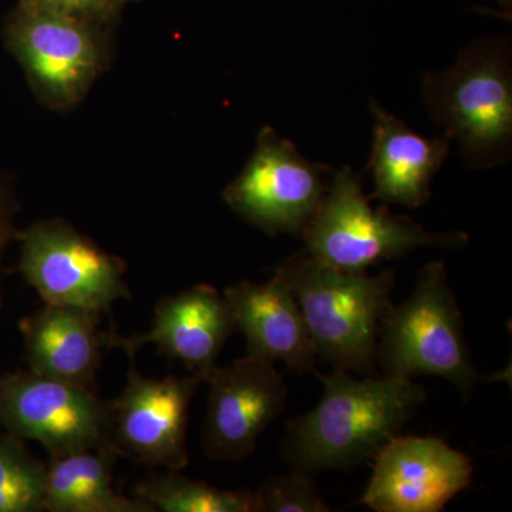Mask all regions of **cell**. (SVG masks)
Returning <instances> with one entry per match:
<instances>
[{"label": "cell", "instance_id": "cell-1", "mask_svg": "<svg viewBox=\"0 0 512 512\" xmlns=\"http://www.w3.org/2000/svg\"><path fill=\"white\" fill-rule=\"evenodd\" d=\"M318 375V406L286 427L282 456L292 470L345 471L373 460L426 402V390L409 379L355 377L333 370Z\"/></svg>", "mask_w": 512, "mask_h": 512}, {"label": "cell", "instance_id": "cell-2", "mask_svg": "<svg viewBox=\"0 0 512 512\" xmlns=\"http://www.w3.org/2000/svg\"><path fill=\"white\" fill-rule=\"evenodd\" d=\"M430 119L457 141L464 164L484 170L512 156V46L508 36L481 37L453 66L421 77Z\"/></svg>", "mask_w": 512, "mask_h": 512}, {"label": "cell", "instance_id": "cell-3", "mask_svg": "<svg viewBox=\"0 0 512 512\" xmlns=\"http://www.w3.org/2000/svg\"><path fill=\"white\" fill-rule=\"evenodd\" d=\"M274 271L291 286L316 355L333 370L376 375L377 335L384 313L393 305L396 274H353L319 264L305 251Z\"/></svg>", "mask_w": 512, "mask_h": 512}, {"label": "cell", "instance_id": "cell-4", "mask_svg": "<svg viewBox=\"0 0 512 512\" xmlns=\"http://www.w3.org/2000/svg\"><path fill=\"white\" fill-rule=\"evenodd\" d=\"M306 252L319 264L365 274L419 248H466V232H431L387 207L372 208L360 175L349 165L332 171L315 217L303 231Z\"/></svg>", "mask_w": 512, "mask_h": 512}, {"label": "cell", "instance_id": "cell-5", "mask_svg": "<svg viewBox=\"0 0 512 512\" xmlns=\"http://www.w3.org/2000/svg\"><path fill=\"white\" fill-rule=\"evenodd\" d=\"M376 365L383 376L397 379L443 377L470 400L480 373L468 352L463 315L443 261L424 265L412 295L384 313Z\"/></svg>", "mask_w": 512, "mask_h": 512}, {"label": "cell", "instance_id": "cell-6", "mask_svg": "<svg viewBox=\"0 0 512 512\" xmlns=\"http://www.w3.org/2000/svg\"><path fill=\"white\" fill-rule=\"evenodd\" d=\"M111 32L72 16L16 5L3 39L18 60L36 99L49 110L83 103L113 60Z\"/></svg>", "mask_w": 512, "mask_h": 512}, {"label": "cell", "instance_id": "cell-7", "mask_svg": "<svg viewBox=\"0 0 512 512\" xmlns=\"http://www.w3.org/2000/svg\"><path fill=\"white\" fill-rule=\"evenodd\" d=\"M18 269L47 305L73 306L104 315L131 299L127 264L62 218L19 229Z\"/></svg>", "mask_w": 512, "mask_h": 512}, {"label": "cell", "instance_id": "cell-8", "mask_svg": "<svg viewBox=\"0 0 512 512\" xmlns=\"http://www.w3.org/2000/svg\"><path fill=\"white\" fill-rule=\"evenodd\" d=\"M330 174L329 167L303 157L291 140L265 126L247 164L222 191V200L266 235L301 238L322 204Z\"/></svg>", "mask_w": 512, "mask_h": 512}, {"label": "cell", "instance_id": "cell-9", "mask_svg": "<svg viewBox=\"0 0 512 512\" xmlns=\"http://www.w3.org/2000/svg\"><path fill=\"white\" fill-rule=\"evenodd\" d=\"M0 427L36 441L50 458L114 448L111 402L92 389L30 370L0 375Z\"/></svg>", "mask_w": 512, "mask_h": 512}, {"label": "cell", "instance_id": "cell-10", "mask_svg": "<svg viewBox=\"0 0 512 512\" xmlns=\"http://www.w3.org/2000/svg\"><path fill=\"white\" fill-rule=\"evenodd\" d=\"M202 383L200 373L157 379L131 366L123 392L111 402V439L119 456L167 471L187 468L188 414Z\"/></svg>", "mask_w": 512, "mask_h": 512}, {"label": "cell", "instance_id": "cell-11", "mask_svg": "<svg viewBox=\"0 0 512 512\" xmlns=\"http://www.w3.org/2000/svg\"><path fill=\"white\" fill-rule=\"evenodd\" d=\"M202 426L204 453L215 460L241 461L254 453L259 437L284 413L288 386L274 363L247 355L215 366Z\"/></svg>", "mask_w": 512, "mask_h": 512}, {"label": "cell", "instance_id": "cell-12", "mask_svg": "<svg viewBox=\"0 0 512 512\" xmlns=\"http://www.w3.org/2000/svg\"><path fill=\"white\" fill-rule=\"evenodd\" d=\"M360 504L376 512H440L470 487V458L439 437L396 436L373 458Z\"/></svg>", "mask_w": 512, "mask_h": 512}, {"label": "cell", "instance_id": "cell-13", "mask_svg": "<svg viewBox=\"0 0 512 512\" xmlns=\"http://www.w3.org/2000/svg\"><path fill=\"white\" fill-rule=\"evenodd\" d=\"M234 333L237 328L224 293L200 284L160 299L147 332L124 336L110 330L106 343L107 348L126 352L130 360L144 346L154 345L188 372L207 377Z\"/></svg>", "mask_w": 512, "mask_h": 512}, {"label": "cell", "instance_id": "cell-14", "mask_svg": "<svg viewBox=\"0 0 512 512\" xmlns=\"http://www.w3.org/2000/svg\"><path fill=\"white\" fill-rule=\"evenodd\" d=\"M247 355L282 362L298 373H316L315 346L291 286L274 271L264 284L241 281L224 291Z\"/></svg>", "mask_w": 512, "mask_h": 512}, {"label": "cell", "instance_id": "cell-15", "mask_svg": "<svg viewBox=\"0 0 512 512\" xmlns=\"http://www.w3.org/2000/svg\"><path fill=\"white\" fill-rule=\"evenodd\" d=\"M100 313L47 305L19 322L30 372L94 390L107 348Z\"/></svg>", "mask_w": 512, "mask_h": 512}, {"label": "cell", "instance_id": "cell-16", "mask_svg": "<svg viewBox=\"0 0 512 512\" xmlns=\"http://www.w3.org/2000/svg\"><path fill=\"white\" fill-rule=\"evenodd\" d=\"M373 121L372 171L375 191L369 198L417 210L429 202L431 183L450 154L447 137H424L403 120L370 100Z\"/></svg>", "mask_w": 512, "mask_h": 512}, {"label": "cell", "instance_id": "cell-17", "mask_svg": "<svg viewBox=\"0 0 512 512\" xmlns=\"http://www.w3.org/2000/svg\"><path fill=\"white\" fill-rule=\"evenodd\" d=\"M114 448L50 458L43 510L47 512H156L140 498L113 490Z\"/></svg>", "mask_w": 512, "mask_h": 512}, {"label": "cell", "instance_id": "cell-18", "mask_svg": "<svg viewBox=\"0 0 512 512\" xmlns=\"http://www.w3.org/2000/svg\"><path fill=\"white\" fill-rule=\"evenodd\" d=\"M134 497L156 512H255L251 491H228L167 471L136 485Z\"/></svg>", "mask_w": 512, "mask_h": 512}, {"label": "cell", "instance_id": "cell-19", "mask_svg": "<svg viewBox=\"0 0 512 512\" xmlns=\"http://www.w3.org/2000/svg\"><path fill=\"white\" fill-rule=\"evenodd\" d=\"M47 466L25 440L0 433V512H43Z\"/></svg>", "mask_w": 512, "mask_h": 512}, {"label": "cell", "instance_id": "cell-20", "mask_svg": "<svg viewBox=\"0 0 512 512\" xmlns=\"http://www.w3.org/2000/svg\"><path fill=\"white\" fill-rule=\"evenodd\" d=\"M255 512H329L311 474L292 470L288 476L269 478L254 493Z\"/></svg>", "mask_w": 512, "mask_h": 512}, {"label": "cell", "instance_id": "cell-21", "mask_svg": "<svg viewBox=\"0 0 512 512\" xmlns=\"http://www.w3.org/2000/svg\"><path fill=\"white\" fill-rule=\"evenodd\" d=\"M18 3L29 8L72 16L111 32L119 25L127 2L126 0H18Z\"/></svg>", "mask_w": 512, "mask_h": 512}, {"label": "cell", "instance_id": "cell-22", "mask_svg": "<svg viewBox=\"0 0 512 512\" xmlns=\"http://www.w3.org/2000/svg\"><path fill=\"white\" fill-rule=\"evenodd\" d=\"M19 212L18 197L15 185L8 174L0 170V311L5 305V289H3V275H5V259L9 248L16 242L18 227L16 215Z\"/></svg>", "mask_w": 512, "mask_h": 512}, {"label": "cell", "instance_id": "cell-23", "mask_svg": "<svg viewBox=\"0 0 512 512\" xmlns=\"http://www.w3.org/2000/svg\"><path fill=\"white\" fill-rule=\"evenodd\" d=\"M497 2L504 9V12L511 16L512 0H497Z\"/></svg>", "mask_w": 512, "mask_h": 512}, {"label": "cell", "instance_id": "cell-24", "mask_svg": "<svg viewBox=\"0 0 512 512\" xmlns=\"http://www.w3.org/2000/svg\"><path fill=\"white\" fill-rule=\"evenodd\" d=\"M126 2H133V0H126Z\"/></svg>", "mask_w": 512, "mask_h": 512}]
</instances>
